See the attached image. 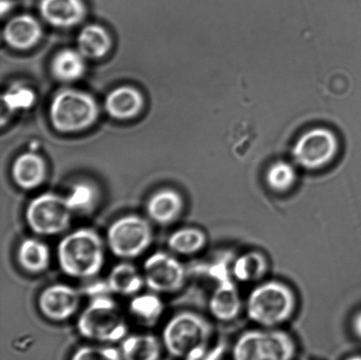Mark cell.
Listing matches in <instances>:
<instances>
[{"label":"cell","mask_w":361,"mask_h":360,"mask_svg":"<svg viewBox=\"0 0 361 360\" xmlns=\"http://www.w3.org/2000/svg\"><path fill=\"white\" fill-rule=\"evenodd\" d=\"M297 297L293 289L283 282H261L247 296L245 309L251 322L261 328L276 329L295 315Z\"/></svg>","instance_id":"3957f363"},{"label":"cell","mask_w":361,"mask_h":360,"mask_svg":"<svg viewBox=\"0 0 361 360\" xmlns=\"http://www.w3.org/2000/svg\"><path fill=\"white\" fill-rule=\"evenodd\" d=\"M153 239V228L147 218L127 215L109 225L106 242L113 255L130 260L146 252Z\"/></svg>","instance_id":"ba28073f"},{"label":"cell","mask_w":361,"mask_h":360,"mask_svg":"<svg viewBox=\"0 0 361 360\" xmlns=\"http://www.w3.org/2000/svg\"><path fill=\"white\" fill-rule=\"evenodd\" d=\"M297 345L288 333L276 329L250 330L233 345V360H295Z\"/></svg>","instance_id":"5b68a950"},{"label":"cell","mask_w":361,"mask_h":360,"mask_svg":"<svg viewBox=\"0 0 361 360\" xmlns=\"http://www.w3.org/2000/svg\"><path fill=\"white\" fill-rule=\"evenodd\" d=\"M77 328L84 338L102 345L123 341L128 333V325L118 305L106 296L91 301L80 314Z\"/></svg>","instance_id":"277c9868"},{"label":"cell","mask_w":361,"mask_h":360,"mask_svg":"<svg viewBox=\"0 0 361 360\" xmlns=\"http://www.w3.org/2000/svg\"><path fill=\"white\" fill-rule=\"evenodd\" d=\"M79 51L86 58H100L107 54L111 47L108 32L98 25H88L78 37Z\"/></svg>","instance_id":"7402d4cb"},{"label":"cell","mask_w":361,"mask_h":360,"mask_svg":"<svg viewBox=\"0 0 361 360\" xmlns=\"http://www.w3.org/2000/svg\"><path fill=\"white\" fill-rule=\"evenodd\" d=\"M51 250L44 242L35 238H27L20 243L17 250V260L25 271L40 274L51 264Z\"/></svg>","instance_id":"d6986e66"},{"label":"cell","mask_w":361,"mask_h":360,"mask_svg":"<svg viewBox=\"0 0 361 360\" xmlns=\"http://www.w3.org/2000/svg\"><path fill=\"white\" fill-rule=\"evenodd\" d=\"M58 261L63 273L71 278L97 276L105 261L104 240L92 229L73 231L59 242Z\"/></svg>","instance_id":"7a4b0ae2"},{"label":"cell","mask_w":361,"mask_h":360,"mask_svg":"<svg viewBox=\"0 0 361 360\" xmlns=\"http://www.w3.org/2000/svg\"><path fill=\"white\" fill-rule=\"evenodd\" d=\"M143 106V97L135 88L121 87L108 94L106 111L116 119H129L139 114Z\"/></svg>","instance_id":"e0dca14e"},{"label":"cell","mask_w":361,"mask_h":360,"mask_svg":"<svg viewBox=\"0 0 361 360\" xmlns=\"http://www.w3.org/2000/svg\"><path fill=\"white\" fill-rule=\"evenodd\" d=\"M145 285L157 294H173L182 289L186 271L175 256L155 252L145 261L142 271Z\"/></svg>","instance_id":"30bf717a"},{"label":"cell","mask_w":361,"mask_h":360,"mask_svg":"<svg viewBox=\"0 0 361 360\" xmlns=\"http://www.w3.org/2000/svg\"><path fill=\"white\" fill-rule=\"evenodd\" d=\"M41 37L40 23L30 15L13 18L4 30V38L6 44L14 49H27L33 47Z\"/></svg>","instance_id":"2e32d148"},{"label":"cell","mask_w":361,"mask_h":360,"mask_svg":"<svg viewBox=\"0 0 361 360\" xmlns=\"http://www.w3.org/2000/svg\"><path fill=\"white\" fill-rule=\"evenodd\" d=\"M214 330L211 323L197 313L176 314L166 324L162 344L176 359L200 360L207 354Z\"/></svg>","instance_id":"6da1fadb"},{"label":"cell","mask_w":361,"mask_h":360,"mask_svg":"<svg viewBox=\"0 0 361 360\" xmlns=\"http://www.w3.org/2000/svg\"><path fill=\"white\" fill-rule=\"evenodd\" d=\"M242 309L240 292L232 281H222L212 292L209 310L214 319L222 323L232 322L239 316Z\"/></svg>","instance_id":"4fadbf2b"},{"label":"cell","mask_w":361,"mask_h":360,"mask_svg":"<svg viewBox=\"0 0 361 360\" xmlns=\"http://www.w3.org/2000/svg\"><path fill=\"white\" fill-rule=\"evenodd\" d=\"M164 344L151 334H137L122 341L123 360H161Z\"/></svg>","instance_id":"ac0fdd59"},{"label":"cell","mask_w":361,"mask_h":360,"mask_svg":"<svg viewBox=\"0 0 361 360\" xmlns=\"http://www.w3.org/2000/svg\"><path fill=\"white\" fill-rule=\"evenodd\" d=\"M295 163L279 160L272 162L264 174V182L272 192L285 194L295 188L298 173Z\"/></svg>","instance_id":"d4e9b609"},{"label":"cell","mask_w":361,"mask_h":360,"mask_svg":"<svg viewBox=\"0 0 361 360\" xmlns=\"http://www.w3.org/2000/svg\"><path fill=\"white\" fill-rule=\"evenodd\" d=\"M268 271L267 257L259 252L243 253L233 262V278L240 283H258L264 280Z\"/></svg>","instance_id":"ffe728a7"},{"label":"cell","mask_w":361,"mask_h":360,"mask_svg":"<svg viewBox=\"0 0 361 360\" xmlns=\"http://www.w3.org/2000/svg\"><path fill=\"white\" fill-rule=\"evenodd\" d=\"M164 311V302L154 294H137L130 303V315L141 325H155Z\"/></svg>","instance_id":"484cf974"},{"label":"cell","mask_w":361,"mask_h":360,"mask_svg":"<svg viewBox=\"0 0 361 360\" xmlns=\"http://www.w3.org/2000/svg\"><path fill=\"white\" fill-rule=\"evenodd\" d=\"M207 244L205 232L197 228H183L173 232L168 239L169 249L180 256L197 255Z\"/></svg>","instance_id":"603a6c76"},{"label":"cell","mask_w":361,"mask_h":360,"mask_svg":"<svg viewBox=\"0 0 361 360\" xmlns=\"http://www.w3.org/2000/svg\"><path fill=\"white\" fill-rule=\"evenodd\" d=\"M78 210L73 197L44 193L35 197L25 211L28 228L38 235L61 234L69 228L74 211Z\"/></svg>","instance_id":"8992f818"},{"label":"cell","mask_w":361,"mask_h":360,"mask_svg":"<svg viewBox=\"0 0 361 360\" xmlns=\"http://www.w3.org/2000/svg\"><path fill=\"white\" fill-rule=\"evenodd\" d=\"M85 58H86L80 51L70 49H63L53 59V75L62 82H73L79 80L86 70Z\"/></svg>","instance_id":"cb8c5ba5"},{"label":"cell","mask_w":361,"mask_h":360,"mask_svg":"<svg viewBox=\"0 0 361 360\" xmlns=\"http://www.w3.org/2000/svg\"><path fill=\"white\" fill-rule=\"evenodd\" d=\"M47 175L45 162L39 155L24 154L18 157L12 168L13 182L21 190H32L39 188Z\"/></svg>","instance_id":"9a60e30c"},{"label":"cell","mask_w":361,"mask_h":360,"mask_svg":"<svg viewBox=\"0 0 361 360\" xmlns=\"http://www.w3.org/2000/svg\"><path fill=\"white\" fill-rule=\"evenodd\" d=\"M70 360H123L120 350L111 345L94 344L76 349Z\"/></svg>","instance_id":"4316f807"},{"label":"cell","mask_w":361,"mask_h":360,"mask_svg":"<svg viewBox=\"0 0 361 360\" xmlns=\"http://www.w3.org/2000/svg\"><path fill=\"white\" fill-rule=\"evenodd\" d=\"M109 290L122 296L139 294L145 285L143 274L133 264L121 263L113 267L107 280Z\"/></svg>","instance_id":"44dd1931"},{"label":"cell","mask_w":361,"mask_h":360,"mask_svg":"<svg viewBox=\"0 0 361 360\" xmlns=\"http://www.w3.org/2000/svg\"><path fill=\"white\" fill-rule=\"evenodd\" d=\"M345 360H361V356H359V355L352 356V357H349Z\"/></svg>","instance_id":"f546056e"},{"label":"cell","mask_w":361,"mask_h":360,"mask_svg":"<svg viewBox=\"0 0 361 360\" xmlns=\"http://www.w3.org/2000/svg\"><path fill=\"white\" fill-rule=\"evenodd\" d=\"M184 199L176 190L164 189L155 192L147 203L148 218L155 224L166 227L175 223L182 216Z\"/></svg>","instance_id":"7c38bea8"},{"label":"cell","mask_w":361,"mask_h":360,"mask_svg":"<svg viewBox=\"0 0 361 360\" xmlns=\"http://www.w3.org/2000/svg\"><path fill=\"white\" fill-rule=\"evenodd\" d=\"M352 329L353 334L361 340V310L353 316Z\"/></svg>","instance_id":"f1b7e54d"},{"label":"cell","mask_w":361,"mask_h":360,"mask_svg":"<svg viewBox=\"0 0 361 360\" xmlns=\"http://www.w3.org/2000/svg\"><path fill=\"white\" fill-rule=\"evenodd\" d=\"M341 143L334 130L314 127L298 137L292 149L293 163L307 171L327 168L336 160Z\"/></svg>","instance_id":"9c48e42d"},{"label":"cell","mask_w":361,"mask_h":360,"mask_svg":"<svg viewBox=\"0 0 361 360\" xmlns=\"http://www.w3.org/2000/svg\"><path fill=\"white\" fill-rule=\"evenodd\" d=\"M81 297L77 289L68 285H49L39 295L37 305L42 316L52 322L60 323L75 315Z\"/></svg>","instance_id":"8fae6325"},{"label":"cell","mask_w":361,"mask_h":360,"mask_svg":"<svg viewBox=\"0 0 361 360\" xmlns=\"http://www.w3.org/2000/svg\"><path fill=\"white\" fill-rule=\"evenodd\" d=\"M40 10L44 20L58 27L76 26L85 16L81 0H42Z\"/></svg>","instance_id":"5bb4252c"},{"label":"cell","mask_w":361,"mask_h":360,"mask_svg":"<svg viewBox=\"0 0 361 360\" xmlns=\"http://www.w3.org/2000/svg\"><path fill=\"white\" fill-rule=\"evenodd\" d=\"M98 105L83 91L63 89L53 98L49 116L53 126L61 132H80L97 121Z\"/></svg>","instance_id":"52a82bcc"},{"label":"cell","mask_w":361,"mask_h":360,"mask_svg":"<svg viewBox=\"0 0 361 360\" xmlns=\"http://www.w3.org/2000/svg\"><path fill=\"white\" fill-rule=\"evenodd\" d=\"M7 107L12 109L28 108L33 104L34 94L26 88H14L4 98Z\"/></svg>","instance_id":"83f0119b"}]
</instances>
